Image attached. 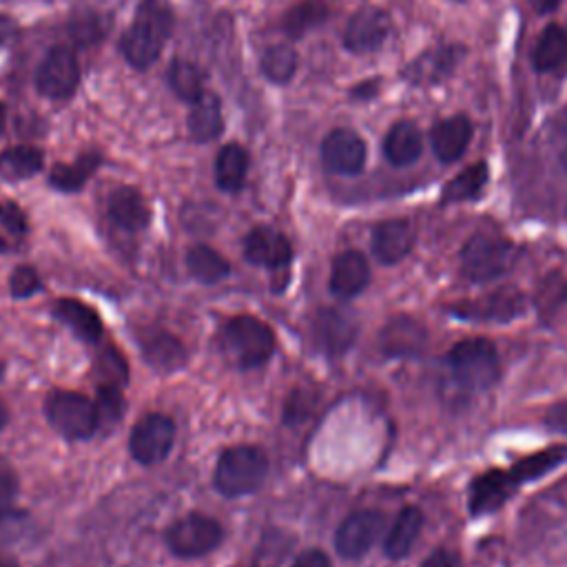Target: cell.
Segmentation results:
<instances>
[{
    "label": "cell",
    "mask_w": 567,
    "mask_h": 567,
    "mask_svg": "<svg viewBox=\"0 0 567 567\" xmlns=\"http://www.w3.org/2000/svg\"><path fill=\"white\" fill-rule=\"evenodd\" d=\"M54 315L65 326L74 330V335L87 344H96L102 337V319L100 315L78 299H56Z\"/></svg>",
    "instance_id": "cell-22"
},
{
    "label": "cell",
    "mask_w": 567,
    "mask_h": 567,
    "mask_svg": "<svg viewBox=\"0 0 567 567\" xmlns=\"http://www.w3.org/2000/svg\"><path fill=\"white\" fill-rule=\"evenodd\" d=\"M516 262V249L512 242L492 236V233H477L468 240L461 253L464 273L472 282H492L505 275Z\"/></svg>",
    "instance_id": "cell-4"
},
{
    "label": "cell",
    "mask_w": 567,
    "mask_h": 567,
    "mask_svg": "<svg viewBox=\"0 0 567 567\" xmlns=\"http://www.w3.org/2000/svg\"><path fill=\"white\" fill-rule=\"evenodd\" d=\"M109 218L124 231H142L146 229L149 220H151V211L144 203V198L135 192L131 186H120L109 196V205H107Z\"/></svg>",
    "instance_id": "cell-21"
},
{
    "label": "cell",
    "mask_w": 567,
    "mask_h": 567,
    "mask_svg": "<svg viewBox=\"0 0 567 567\" xmlns=\"http://www.w3.org/2000/svg\"><path fill=\"white\" fill-rule=\"evenodd\" d=\"M455 380L472 391L481 393L497 384L499 380V355L488 339H464L448 355Z\"/></svg>",
    "instance_id": "cell-3"
},
{
    "label": "cell",
    "mask_w": 567,
    "mask_h": 567,
    "mask_svg": "<svg viewBox=\"0 0 567 567\" xmlns=\"http://www.w3.org/2000/svg\"><path fill=\"white\" fill-rule=\"evenodd\" d=\"M293 567H330V558L321 549H306L295 558Z\"/></svg>",
    "instance_id": "cell-43"
},
{
    "label": "cell",
    "mask_w": 567,
    "mask_h": 567,
    "mask_svg": "<svg viewBox=\"0 0 567 567\" xmlns=\"http://www.w3.org/2000/svg\"><path fill=\"white\" fill-rule=\"evenodd\" d=\"M422 151H424V135L415 122L402 120L389 131L384 142V153L391 164L408 166L419 160Z\"/></svg>",
    "instance_id": "cell-23"
},
{
    "label": "cell",
    "mask_w": 567,
    "mask_h": 567,
    "mask_svg": "<svg viewBox=\"0 0 567 567\" xmlns=\"http://www.w3.org/2000/svg\"><path fill=\"white\" fill-rule=\"evenodd\" d=\"M422 567H459V558L450 549H437L422 563Z\"/></svg>",
    "instance_id": "cell-44"
},
{
    "label": "cell",
    "mask_w": 567,
    "mask_h": 567,
    "mask_svg": "<svg viewBox=\"0 0 567 567\" xmlns=\"http://www.w3.org/2000/svg\"><path fill=\"white\" fill-rule=\"evenodd\" d=\"M17 494H19V479L12 466L6 459H0V516L12 512Z\"/></svg>",
    "instance_id": "cell-39"
},
{
    "label": "cell",
    "mask_w": 567,
    "mask_h": 567,
    "mask_svg": "<svg viewBox=\"0 0 567 567\" xmlns=\"http://www.w3.org/2000/svg\"><path fill=\"white\" fill-rule=\"evenodd\" d=\"M43 168V153L36 146H12L0 153V177L8 182H21L36 175Z\"/></svg>",
    "instance_id": "cell-28"
},
{
    "label": "cell",
    "mask_w": 567,
    "mask_h": 567,
    "mask_svg": "<svg viewBox=\"0 0 567 567\" xmlns=\"http://www.w3.org/2000/svg\"><path fill=\"white\" fill-rule=\"evenodd\" d=\"M357 317L346 308H324L315 317L313 335L317 348L328 357L344 355L357 337Z\"/></svg>",
    "instance_id": "cell-12"
},
{
    "label": "cell",
    "mask_w": 567,
    "mask_h": 567,
    "mask_svg": "<svg viewBox=\"0 0 567 567\" xmlns=\"http://www.w3.org/2000/svg\"><path fill=\"white\" fill-rule=\"evenodd\" d=\"M17 34V23L10 17H0V47H6Z\"/></svg>",
    "instance_id": "cell-46"
},
{
    "label": "cell",
    "mask_w": 567,
    "mask_h": 567,
    "mask_svg": "<svg viewBox=\"0 0 567 567\" xmlns=\"http://www.w3.org/2000/svg\"><path fill=\"white\" fill-rule=\"evenodd\" d=\"M525 308V299L519 291L514 288H503L497 291L483 299H475L468 304H459L457 315L459 317H470V319H497V321H508L512 317H519Z\"/></svg>",
    "instance_id": "cell-17"
},
{
    "label": "cell",
    "mask_w": 567,
    "mask_h": 567,
    "mask_svg": "<svg viewBox=\"0 0 567 567\" xmlns=\"http://www.w3.org/2000/svg\"><path fill=\"white\" fill-rule=\"evenodd\" d=\"M422 527H424V514H422L419 508L402 510V514L397 516L395 525L389 532V538H386V545H384L386 554L395 560L408 556L411 549L415 547L419 534H422Z\"/></svg>",
    "instance_id": "cell-26"
},
{
    "label": "cell",
    "mask_w": 567,
    "mask_h": 567,
    "mask_svg": "<svg viewBox=\"0 0 567 567\" xmlns=\"http://www.w3.org/2000/svg\"><path fill=\"white\" fill-rule=\"evenodd\" d=\"M514 486L516 483L510 472L490 470V472L481 475L470 488V512L475 516H481V514H490V512L499 510L505 503V499L510 497Z\"/></svg>",
    "instance_id": "cell-19"
},
{
    "label": "cell",
    "mask_w": 567,
    "mask_h": 567,
    "mask_svg": "<svg viewBox=\"0 0 567 567\" xmlns=\"http://www.w3.org/2000/svg\"><path fill=\"white\" fill-rule=\"evenodd\" d=\"M186 266L192 271V275L203 282V284H216L225 280L231 271L229 262L211 247L198 244L186 253Z\"/></svg>",
    "instance_id": "cell-31"
},
{
    "label": "cell",
    "mask_w": 567,
    "mask_h": 567,
    "mask_svg": "<svg viewBox=\"0 0 567 567\" xmlns=\"http://www.w3.org/2000/svg\"><path fill=\"white\" fill-rule=\"evenodd\" d=\"M377 94V80L372 83H363V85H357L355 89H352V96L355 98H370V96H374Z\"/></svg>",
    "instance_id": "cell-48"
},
{
    "label": "cell",
    "mask_w": 567,
    "mask_h": 567,
    "mask_svg": "<svg viewBox=\"0 0 567 567\" xmlns=\"http://www.w3.org/2000/svg\"><path fill=\"white\" fill-rule=\"evenodd\" d=\"M384 525L386 519L382 512L359 510L339 525L335 547L344 558H359L382 536Z\"/></svg>",
    "instance_id": "cell-10"
},
{
    "label": "cell",
    "mask_w": 567,
    "mask_h": 567,
    "mask_svg": "<svg viewBox=\"0 0 567 567\" xmlns=\"http://www.w3.org/2000/svg\"><path fill=\"white\" fill-rule=\"evenodd\" d=\"M328 19V6L324 0H304L295 6L284 19V32L291 39H302L306 32L319 28Z\"/></svg>",
    "instance_id": "cell-34"
},
{
    "label": "cell",
    "mask_w": 567,
    "mask_h": 567,
    "mask_svg": "<svg viewBox=\"0 0 567 567\" xmlns=\"http://www.w3.org/2000/svg\"><path fill=\"white\" fill-rule=\"evenodd\" d=\"M10 288L14 297H32L41 288V277L32 266H19L12 273Z\"/></svg>",
    "instance_id": "cell-41"
},
{
    "label": "cell",
    "mask_w": 567,
    "mask_h": 567,
    "mask_svg": "<svg viewBox=\"0 0 567 567\" xmlns=\"http://www.w3.org/2000/svg\"><path fill=\"white\" fill-rule=\"evenodd\" d=\"M565 297H567V284L558 275H552L538 288V308L543 313L554 310V308H558L563 304Z\"/></svg>",
    "instance_id": "cell-40"
},
{
    "label": "cell",
    "mask_w": 567,
    "mask_h": 567,
    "mask_svg": "<svg viewBox=\"0 0 567 567\" xmlns=\"http://www.w3.org/2000/svg\"><path fill=\"white\" fill-rule=\"evenodd\" d=\"M94 372L98 377V386L122 389L129 382V363L122 357V352L113 346L100 350L94 363Z\"/></svg>",
    "instance_id": "cell-36"
},
{
    "label": "cell",
    "mask_w": 567,
    "mask_h": 567,
    "mask_svg": "<svg viewBox=\"0 0 567 567\" xmlns=\"http://www.w3.org/2000/svg\"><path fill=\"white\" fill-rule=\"evenodd\" d=\"M567 65V32L558 25H549L536 43L534 67L543 74L556 72Z\"/></svg>",
    "instance_id": "cell-30"
},
{
    "label": "cell",
    "mask_w": 567,
    "mask_h": 567,
    "mask_svg": "<svg viewBox=\"0 0 567 567\" xmlns=\"http://www.w3.org/2000/svg\"><path fill=\"white\" fill-rule=\"evenodd\" d=\"M100 166V157L96 153H87L83 157H78L74 164H58L54 166L50 182L58 192L65 194H76L87 184V179L91 177V173Z\"/></svg>",
    "instance_id": "cell-32"
},
{
    "label": "cell",
    "mask_w": 567,
    "mask_h": 567,
    "mask_svg": "<svg viewBox=\"0 0 567 567\" xmlns=\"http://www.w3.org/2000/svg\"><path fill=\"white\" fill-rule=\"evenodd\" d=\"M370 282L368 260L359 251H346L335 258L330 271V293L350 299L357 297Z\"/></svg>",
    "instance_id": "cell-16"
},
{
    "label": "cell",
    "mask_w": 567,
    "mask_h": 567,
    "mask_svg": "<svg viewBox=\"0 0 567 567\" xmlns=\"http://www.w3.org/2000/svg\"><path fill=\"white\" fill-rule=\"evenodd\" d=\"M166 545L175 556L198 558L214 552L222 538V525L207 514H186L166 530Z\"/></svg>",
    "instance_id": "cell-7"
},
{
    "label": "cell",
    "mask_w": 567,
    "mask_h": 567,
    "mask_svg": "<svg viewBox=\"0 0 567 567\" xmlns=\"http://www.w3.org/2000/svg\"><path fill=\"white\" fill-rule=\"evenodd\" d=\"M560 0H530V6L538 12V14H549L558 8Z\"/></svg>",
    "instance_id": "cell-47"
},
{
    "label": "cell",
    "mask_w": 567,
    "mask_h": 567,
    "mask_svg": "<svg viewBox=\"0 0 567 567\" xmlns=\"http://www.w3.org/2000/svg\"><path fill=\"white\" fill-rule=\"evenodd\" d=\"M0 216H3V207H0Z\"/></svg>",
    "instance_id": "cell-56"
},
{
    "label": "cell",
    "mask_w": 567,
    "mask_h": 567,
    "mask_svg": "<svg viewBox=\"0 0 567 567\" xmlns=\"http://www.w3.org/2000/svg\"><path fill=\"white\" fill-rule=\"evenodd\" d=\"M238 567H258V565H238Z\"/></svg>",
    "instance_id": "cell-55"
},
{
    "label": "cell",
    "mask_w": 567,
    "mask_h": 567,
    "mask_svg": "<svg viewBox=\"0 0 567 567\" xmlns=\"http://www.w3.org/2000/svg\"><path fill=\"white\" fill-rule=\"evenodd\" d=\"M3 374H6V363H3V359H0V380H3Z\"/></svg>",
    "instance_id": "cell-53"
},
{
    "label": "cell",
    "mask_w": 567,
    "mask_h": 567,
    "mask_svg": "<svg viewBox=\"0 0 567 567\" xmlns=\"http://www.w3.org/2000/svg\"><path fill=\"white\" fill-rule=\"evenodd\" d=\"M321 157L328 171L337 175H357L366 164V142L350 129H335L321 144Z\"/></svg>",
    "instance_id": "cell-13"
},
{
    "label": "cell",
    "mask_w": 567,
    "mask_h": 567,
    "mask_svg": "<svg viewBox=\"0 0 567 567\" xmlns=\"http://www.w3.org/2000/svg\"><path fill=\"white\" fill-rule=\"evenodd\" d=\"M391 34V17L380 8H361L352 14L344 32V47L352 54H370L380 50Z\"/></svg>",
    "instance_id": "cell-11"
},
{
    "label": "cell",
    "mask_w": 567,
    "mask_h": 567,
    "mask_svg": "<svg viewBox=\"0 0 567 567\" xmlns=\"http://www.w3.org/2000/svg\"><path fill=\"white\" fill-rule=\"evenodd\" d=\"M225 348L236 366L258 368L271 359L275 350V337L264 321L251 315H240L227 324Z\"/></svg>",
    "instance_id": "cell-5"
},
{
    "label": "cell",
    "mask_w": 567,
    "mask_h": 567,
    "mask_svg": "<svg viewBox=\"0 0 567 567\" xmlns=\"http://www.w3.org/2000/svg\"><path fill=\"white\" fill-rule=\"evenodd\" d=\"M433 151L441 162H457L472 140V122L466 116H452L433 129Z\"/></svg>",
    "instance_id": "cell-20"
},
{
    "label": "cell",
    "mask_w": 567,
    "mask_h": 567,
    "mask_svg": "<svg viewBox=\"0 0 567 567\" xmlns=\"http://www.w3.org/2000/svg\"><path fill=\"white\" fill-rule=\"evenodd\" d=\"M380 344L389 357H413L426 344V328L417 319L402 315L384 326Z\"/></svg>",
    "instance_id": "cell-18"
},
{
    "label": "cell",
    "mask_w": 567,
    "mask_h": 567,
    "mask_svg": "<svg viewBox=\"0 0 567 567\" xmlns=\"http://www.w3.org/2000/svg\"><path fill=\"white\" fill-rule=\"evenodd\" d=\"M560 164H563V168L567 171V146L560 151Z\"/></svg>",
    "instance_id": "cell-51"
},
{
    "label": "cell",
    "mask_w": 567,
    "mask_h": 567,
    "mask_svg": "<svg viewBox=\"0 0 567 567\" xmlns=\"http://www.w3.org/2000/svg\"><path fill=\"white\" fill-rule=\"evenodd\" d=\"M171 30L173 17L162 0H142L133 23L120 39V50L127 63L140 72L155 65Z\"/></svg>",
    "instance_id": "cell-1"
},
{
    "label": "cell",
    "mask_w": 567,
    "mask_h": 567,
    "mask_svg": "<svg viewBox=\"0 0 567 567\" xmlns=\"http://www.w3.org/2000/svg\"><path fill=\"white\" fill-rule=\"evenodd\" d=\"M98 428H111L120 422L124 413L122 389L116 386H98Z\"/></svg>",
    "instance_id": "cell-38"
},
{
    "label": "cell",
    "mask_w": 567,
    "mask_h": 567,
    "mask_svg": "<svg viewBox=\"0 0 567 567\" xmlns=\"http://www.w3.org/2000/svg\"><path fill=\"white\" fill-rule=\"evenodd\" d=\"M249 173V153L240 144H227L218 153L216 162V179L218 186L227 194H238L247 182Z\"/></svg>",
    "instance_id": "cell-27"
},
{
    "label": "cell",
    "mask_w": 567,
    "mask_h": 567,
    "mask_svg": "<svg viewBox=\"0 0 567 567\" xmlns=\"http://www.w3.org/2000/svg\"><path fill=\"white\" fill-rule=\"evenodd\" d=\"M0 220H3L6 227L10 231H14V233H23L25 231V218H23V214L14 205L3 209V216H0Z\"/></svg>",
    "instance_id": "cell-45"
},
{
    "label": "cell",
    "mask_w": 567,
    "mask_h": 567,
    "mask_svg": "<svg viewBox=\"0 0 567 567\" xmlns=\"http://www.w3.org/2000/svg\"><path fill=\"white\" fill-rule=\"evenodd\" d=\"M175 441V424L171 417L151 413L144 415L131 430L129 450L131 457L142 466L160 464L168 457Z\"/></svg>",
    "instance_id": "cell-8"
},
{
    "label": "cell",
    "mask_w": 567,
    "mask_h": 567,
    "mask_svg": "<svg viewBox=\"0 0 567 567\" xmlns=\"http://www.w3.org/2000/svg\"><path fill=\"white\" fill-rule=\"evenodd\" d=\"M6 122H8V109L3 102H0V135L6 131Z\"/></svg>",
    "instance_id": "cell-49"
},
{
    "label": "cell",
    "mask_w": 567,
    "mask_h": 567,
    "mask_svg": "<svg viewBox=\"0 0 567 567\" xmlns=\"http://www.w3.org/2000/svg\"><path fill=\"white\" fill-rule=\"evenodd\" d=\"M45 413L54 430L67 439H89L98 430V408L85 395L56 391L47 397Z\"/></svg>",
    "instance_id": "cell-6"
},
{
    "label": "cell",
    "mask_w": 567,
    "mask_h": 567,
    "mask_svg": "<svg viewBox=\"0 0 567 567\" xmlns=\"http://www.w3.org/2000/svg\"><path fill=\"white\" fill-rule=\"evenodd\" d=\"M488 164L479 162L468 166L466 171H461L455 179H450L444 188L441 203L444 205H452V203H466V200H475L481 196L483 186L488 184Z\"/></svg>",
    "instance_id": "cell-29"
},
{
    "label": "cell",
    "mask_w": 567,
    "mask_h": 567,
    "mask_svg": "<svg viewBox=\"0 0 567 567\" xmlns=\"http://www.w3.org/2000/svg\"><path fill=\"white\" fill-rule=\"evenodd\" d=\"M8 251V244L3 242V240H0V253H6Z\"/></svg>",
    "instance_id": "cell-54"
},
{
    "label": "cell",
    "mask_w": 567,
    "mask_h": 567,
    "mask_svg": "<svg viewBox=\"0 0 567 567\" xmlns=\"http://www.w3.org/2000/svg\"><path fill=\"white\" fill-rule=\"evenodd\" d=\"M8 419H10V417H8V408L3 406V402H0V428H3V426L8 424Z\"/></svg>",
    "instance_id": "cell-50"
},
{
    "label": "cell",
    "mask_w": 567,
    "mask_h": 567,
    "mask_svg": "<svg viewBox=\"0 0 567 567\" xmlns=\"http://www.w3.org/2000/svg\"><path fill=\"white\" fill-rule=\"evenodd\" d=\"M0 567H19V565L12 560H0Z\"/></svg>",
    "instance_id": "cell-52"
},
{
    "label": "cell",
    "mask_w": 567,
    "mask_h": 567,
    "mask_svg": "<svg viewBox=\"0 0 567 567\" xmlns=\"http://www.w3.org/2000/svg\"><path fill=\"white\" fill-rule=\"evenodd\" d=\"M547 428H552L554 433H563L567 435V402H560L556 406L549 408L547 417H545Z\"/></svg>",
    "instance_id": "cell-42"
},
{
    "label": "cell",
    "mask_w": 567,
    "mask_h": 567,
    "mask_svg": "<svg viewBox=\"0 0 567 567\" xmlns=\"http://www.w3.org/2000/svg\"><path fill=\"white\" fill-rule=\"evenodd\" d=\"M565 461H567V446H552V448H545V450L530 455V457L521 459L519 464H514L510 475H512L514 483H523V481H532V479L547 475L549 470L558 468Z\"/></svg>",
    "instance_id": "cell-33"
},
{
    "label": "cell",
    "mask_w": 567,
    "mask_h": 567,
    "mask_svg": "<svg viewBox=\"0 0 567 567\" xmlns=\"http://www.w3.org/2000/svg\"><path fill=\"white\" fill-rule=\"evenodd\" d=\"M262 72L271 83H288L297 72V52L291 45L269 47L262 56Z\"/></svg>",
    "instance_id": "cell-37"
},
{
    "label": "cell",
    "mask_w": 567,
    "mask_h": 567,
    "mask_svg": "<svg viewBox=\"0 0 567 567\" xmlns=\"http://www.w3.org/2000/svg\"><path fill=\"white\" fill-rule=\"evenodd\" d=\"M168 85L182 100H188V102H196L198 98H203L207 94L203 72L188 61H173L171 63Z\"/></svg>",
    "instance_id": "cell-35"
},
{
    "label": "cell",
    "mask_w": 567,
    "mask_h": 567,
    "mask_svg": "<svg viewBox=\"0 0 567 567\" xmlns=\"http://www.w3.org/2000/svg\"><path fill=\"white\" fill-rule=\"evenodd\" d=\"M266 475V455L253 446H238L220 457L216 468V488L229 499L247 497L262 488Z\"/></svg>",
    "instance_id": "cell-2"
},
{
    "label": "cell",
    "mask_w": 567,
    "mask_h": 567,
    "mask_svg": "<svg viewBox=\"0 0 567 567\" xmlns=\"http://www.w3.org/2000/svg\"><path fill=\"white\" fill-rule=\"evenodd\" d=\"M142 352L149 366L160 372H173L184 366L186 348L168 332H153L142 341Z\"/></svg>",
    "instance_id": "cell-25"
},
{
    "label": "cell",
    "mask_w": 567,
    "mask_h": 567,
    "mask_svg": "<svg viewBox=\"0 0 567 567\" xmlns=\"http://www.w3.org/2000/svg\"><path fill=\"white\" fill-rule=\"evenodd\" d=\"M244 255L255 266L282 269L291 264L293 247L280 231L269 227H258L244 240Z\"/></svg>",
    "instance_id": "cell-14"
},
{
    "label": "cell",
    "mask_w": 567,
    "mask_h": 567,
    "mask_svg": "<svg viewBox=\"0 0 567 567\" xmlns=\"http://www.w3.org/2000/svg\"><path fill=\"white\" fill-rule=\"evenodd\" d=\"M415 242V233L408 220H386L372 231V253L382 264L402 262Z\"/></svg>",
    "instance_id": "cell-15"
},
{
    "label": "cell",
    "mask_w": 567,
    "mask_h": 567,
    "mask_svg": "<svg viewBox=\"0 0 567 567\" xmlns=\"http://www.w3.org/2000/svg\"><path fill=\"white\" fill-rule=\"evenodd\" d=\"M188 133L196 142H211L225 131L222 105L216 94H205L198 98L188 113Z\"/></svg>",
    "instance_id": "cell-24"
},
{
    "label": "cell",
    "mask_w": 567,
    "mask_h": 567,
    "mask_svg": "<svg viewBox=\"0 0 567 567\" xmlns=\"http://www.w3.org/2000/svg\"><path fill=\"white\" fill-rule=\"evenodd\" d=\"M80 83V65L72 50L54 47L39 67L36 87L45 98L65 100L74 96Z\"/></svg>",
    "instance_id": "cell-9"
}]
</instances>
